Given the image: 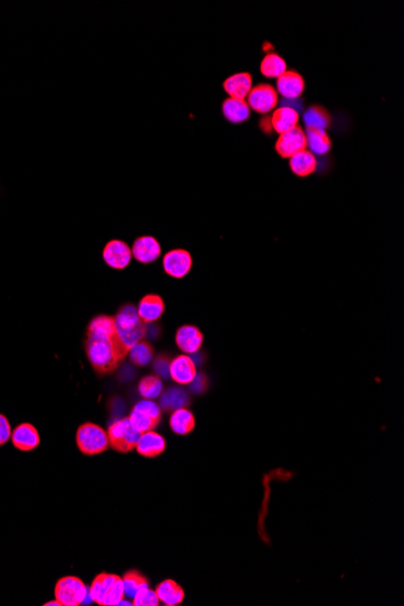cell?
I'll use <instances>...</instances> for the list:
<instances>
[{"instance_id":"13","label":"cell","mask_w":404,"mask_h":606,"mask_svg":"<svg viewBox=\"0 0 404 606\" xmlns=\"http://www.w3.org/2000/svg\"><path fill=\"white\" fill-rule=\"evenodd\" d=\"M132 257L142 264H151L161 255V246L154 236H141L131 248Z\"/></svg>"},{"instance_id":"15","label":"cell","mask_w":404,"mask_h":606,"mask_svg":"<svg viewBox=\"0 0 404 606\" xmlns=\"http://www.w3.org/2000/svg\"><path fill=\"white\" fill-rule=\"evenodd\" d=\"M176 343L183 353H196L203 344V334L193 324H184L177 331Z\"/></svg>"},{"instance_id":"25","label":"cell","mask_w":404,"mask_h":606,"mask_svg":"<svg viewBox=\"0 0 404 606\" xmlns=\"http://www.w3.org/2000/svg\"><path fill=\"white\" fill-rule=\"evenodd\" d=\"M195 417L188 408L177 409L171 414L170 426L175 434L179 436H187L191 434L195 429Z\"/></svg>"},{"instance_id":"9","label":"cell","mask_w":404,"mask_h":606,"mask_svg":"<svg viewBox=\"0 0 404 606\" xmlns=\"http://www.w3.org/2000/svg\"><path fill=\"white\" fill-rule=\"evenodd\" d=\"M163 267L168 275L175 279H183L184 276L189 274L193 267V258L188 251L178 250L170 251L165 254L163 259Z\"/></svg>"},{"instance_id":"14","label":"cell","mask_w":404,"mask_h":606,"mask_svg":"<svg viewBox=\"0 0 404 606\" xmlns=\"http://www.w3.org/2000/svg\"><path fill=\"white\" fill-rule=\"evenodd\" d=\"M198 374L196 365L193 358L187 355H179L171 361L170 378L179 385H189Z\"/></svg>"},{"instance_id":"3","label":"cell","mask_w":404,"mask_h":606,"mask_svg":"<svg viewBox=\"0 0 404 606\" xmlns=\"http://www.w3.org/2000/svg\"><path fill=\"white\" fill-rule=\"evenodd\" d=\"M79 450L85 455H99L109 448L107 431L94 422H85L79 426L75 436Z\"/></svg>"},{"instance_id":"5","label":"cell","mask_w":404,"mask_h":606,"mask_svg":"<svg viewBox=\"0 0 404 606\" xmlns=\"http://www.w3.org/2000/svg\"><path fill=\"white\" fill-rule=\"evenodd\" d=\"M89 589L77 576H65L57 581L55 599L62 606H79L87 600Z\"/></svg>"},{"instance_id":"11","label":"cell","mask_w":404,"mask_h":606,"mask_svg":"<svg viewBox=\"0 0 404 606\" xmlns=\"http://www.w3.org/2000/svg\"><path fill=\"white\" fill-rule=\"evenodd\" d=\"M305 89L304 77L296 70H287L277 77L276 91L284 99H299Z\"/></svg>"},{"instance_id":"10","label":"cell","mask_w":404,"mask_h":606,"mask_svg":"<svg viewBox=\"0 0 404 606\" xmlns=\"http://www.w3.org/2000/svg\"><path fill=\"white\" fill-rule=\"evenodd\" d=\"M132 252L130 246L121 240H112L103 248V260L108 267L122 270L131 263Z\"/></svg>"},{"instance_id":"17","label":"cell","mask_w":404,"mask_h":606,"mask_svg":"<svg viewBox=\"0 0 404 606\" xmlns=\"http://www.w3.org/2000/svg\"><path fill=\"white\" fill-rule=\"evenodd\" d=\"M166 449V441L155 431H146L138 439L136 450L144 457H156Z\"/></svg>"},{"instance_id":"33","label":"cell","mask_w":404,"mask_h":606,"mask_svg":"<svg viewBox=\"0 0 404 606\" xmlns=\"http://www.w3.org/2000/svg\"><path fill=\"white\" fill-rule=\"evenodd\" d=\"M134 606H159L160 599L155 591L144 587L138 591L134 597Z\"/></svg>"},{"instance_id":"36","label":"cell","mask_w":404,"mask_h":606,"mask_svg":"<svg viewBox=\"0 0 404 606\" xmlns=\"http://www.w3.org/2000/svg\"><path fill=\"white\" fill-rule=\"evenodd\" d=\"M189 385L190 390H191L194 393H198V395H200V393H203V392L206 391L207 386H208V379H207L206 375L202 374V373H198Z\"/></svg>"},{"instance_id":"30","label":"cell","mask_w":404,"mask_h":606,"mask_svg":"<svg viewBox=\"0 0 404 606\" xmlns=\"http://www.w3.org/2000/svg\"><path fill=\"white\" fill-rule=\"evenodd\" d=\"M138 391L144 400H155L164 391L163 381L158 375H148L141 380L138 385Z\"/></svg>"},{"instance_id":"37","label":"cell","mask_w":404,"mask_h":606,"mask_svg":"<svg viewBox=\"0 0 404 606\" xmlns=\"http://www.w3.org/2000/svg\"><path fill=\"white\" fill-rule=\"evenodd\" d=\"M44 606H62V605H61V602H58V600H56V599H55V600H52V602H45V604H44Z\"/></svg>"},{"instance_id":"7","label":"cell","mask_w":404,"mask_h":606,"mask_svg":"<svg viewBox=\"0 0 404 606\" xmlns=\"http://www.w3.org/2000/svg\"><path fill=\"white\" fill-rule=\"evenodd\" d=\"M246 102L254 112L267 114L271 111H275L277 107L279 94L275 87L269 84H259L257 87H252Z\"/></svg>"},{"instance_id":"27","label":"cell","mask_w":404,"mask_h":606,"mask_svg":"<svg viewBox=\"0 0 404 606\" xmlns=\"http://www.w3.org/2000/svg\"><path fill=\"white\" fill-rule=\"evenodd\" d=\"M260 73L267 79H277L287 72V63L276 52H267L260 62Z\"/></svg>"},{"instance_id":"1","label":"cell","mask_w":404,"mask_h":606,"mask_svg":"<svg viewBox=\"0 0 404 606\" xmlns=\"http://www.w3.org/2000/svg\"><path fill=\"white\" fill-rule=\"evenodd\" d=\"M85 350L87 360L99 375L113 374L130 353L116 332L114 316L108 315H99L91 320Z\"/></svg>"},{"instance_id":"19","label":"cell","mask_w":404,"mask_h":606,"mask_svg":"<svg viewBox=\"0 0 404 606\" xmlns=\"http://www.w3.org/2000/svg\"><path fill=\"white\" fill-rule=\"evenodd\" d=\"M299 119L301 116L297 111H294L293 108L281 106L274 111V114L270 119V125L276 134H281L297 127Z\"/></svg>"},{"instance_id":"16","label":"cell","mask_w":404,"mask_h":606,"mask_svg":"<svg viewBox=\"0 0 404 606\" xmlns=\"http://www.w3.org/2000/svg\"><path fill=\"white\" fill-rule=\"evenodd\" d=\"M253 87L252 75L247 72L232 74L223 82V89L230 99H245Z\"/></svg>"},{"instance_id":"29","label":"cell","mask_w":404,"mask_h":606,"mask_svg":"<svg viewBox=\"0 0 404 606\" xmlns=\"http://www.w3.org/2000/svg\"><path fill=\"white\" fill-rule=\"evenodd\" d=\"M130 360L138 367L148 366L154 357V348L148 341L142 340L130 348Z\"/></svg>"},{"instance_id":"26","label":"cell","mask_w":404,"mask_h":606,"mask_svg":"<svg viewBox=\"0 0 404 606\" xmlns=\"http://www.w3.org/2000/svg\"><path fill=\"white\" fill-rule=\"evenodd\" d=\"M118 579V575L115 574H108V572H101L91 585L89 595L91 597V600L95 602L99 605L103 606L104 597L107 594L108 589L111 588V586L114 583V581Z\"/></svg>"},{"instance_id":"6","label":"cell","mask_w":404,"mask_h":606,"mask_svg":"<svg viewBox=\"0 0 404 606\" xmlns=\"http://www.w3.org/2000/svg\"><path fill=\"white\" fill-rule=\"evenodd\" d=\"M129 420L134 430L139 434L154 430L161 420L159 404L151 400H139L130 414Z\"/></svg>"},{"instance_id":"34","label":"cell","mask_w":404,"mask_h":606,"mask_svg":"<svg viewBox=\"0 0 404 606\" xmlns=\"http://www.w3.org/2000/svg\"><path fill=\"white\" fill-rule=\"evenodd\" d=\"M170 365H171V360L168 358V356L160 355V356L155 358L153 368H154L156 374L159 375V377L168 379L170 378Z\"/></svg>"},{"instance_id":"24","label":"cell","mask_w":404,"mask_h":606,"mask_svg":"<svg viewBox=\"0 0 404 606\" xmlns=\"http://www.w3.org/2000/svg\"><path fill=\"white\" fill-rule=\"evenodd\" d=\"M155 592L159 597L160 602H164L165 605L177 606L184 600V589L173 580L161 582Z\"/></svg>"},{"instance_id":"32","label":"cell","mask_w":404,"mask_h":606,"mask_svg":"<svg viewBox=\"0 0 404 606\" xmlns=\"http://www.w3.org/2000/svg\"><path fill=\"white\" fill-rule=\"evenodd\" d=\"M125 598V589L124 582L120 576H118L114 583L108 589L107 594L104 597L103 606H118V604Z\"/></svg>"},{"instance_id":"12","label":"cell","mask_w":404,"mask_h":606,"mask_svg":"<svg viewBox=\"0 0 404 606\" xmlns=\"http://www.w3.org/2000/svg\"><path fill=\"white\" fill-rule=\"evenodd\" d=\"M11 442L13 447L21 452H32L40 444V434L34 425L30 422H22L13 430Z\"/></svg>"},{"instance_id":"28","label":"cell","mask_w":404,"mask_h":606,"mask_svg":"<svg viewBox=\"0 0 404 606\" xmlns=\"http://www.w3.org/2000/svg\"><path fill=\"white\" fill-rule=\"evenodd\" d=\"M303 120L305 124L306 129L311 130H327L331 124V115L328 111L321 106H311L306 109Z\"/></svg>"},{"instance_id":"23","label":"cell","mask_w":404,"mask_h":606,"mask_svg":"<svg viewBox=\"0 0 404 606\" xmlns=\"http://www.w3.org/2000/svg\"><path fill=\"white\" fill-rule=\"evenodd\" d=\"M306 149L314 155H326L331 151L332 141L326 130H305Z\"/></svg>"},{"instance_id":"22","label":"cell","mask_w":404,"mask_h":606,"mask_svg":"<svg viewBox=\"0 0 404 606\" xmlns=\"http://www.w3.org/2000/svg\"><path fill=\"white\" fill-rule=\"evenodd\" d=\"M189 404V395L181 387H170L166 391H163L160 397V405L165 412H175L177 409L187 408Z\"/></svg>"},{"instance_id":"20","label":"cell","mask_w":404,"mask_h":606,"mask_svg":"<svg viewBox=\"0 0 404 606\" xmlns=\"http://www.w3.org/2000/svg\"><path fill=\"white\" fill-rule=\"evenodd\" d=\"M222 112L229 122L241 124L248 120L251 115V108L245 99H229L222 104Z\"/></svg>"},{"instance_id":"21","label":"cell","mask_w":404,"mask_h":606,"mask_svg":"<svg viewBox=\"0 0 404 606\" xmlns=\"http://www.w3.org/2000/svg\"><path fill=\"white\" fill-rule=\"evenodd\" d=\"M289 168L296 176L305 178L316 171L317 159L311 151L304 149L289 158Z\"/></svg>"},{"instance_id":"2","label":"cell","mask_w":404,"mask_h":606,"mask_svg":"<svg viewBox=\"0 0 404 606\" xmlns=\"http://www.w3.org/2000/svg\"><path fill=\"white\" fill-rule=\"evenodd\" d=\"M115 328L122 343L131 348L144 340L146 336V323L139 317L134 304H125L118 310L115 316Z\"/></svg>"},{"instance_id":"31","label":"cell","mask_w":404,"mask_h":606,"mask_svg":"<svg viewBox=\"0 0 404 606\" xmlns=\"http://www.w3.org/2000/svg\"><path fill=\"white\" fill-rule=\"evenodd\" d=\"M121 579H122V582H124L125 595L130 598V599H134V595H136L139 589L149 586V582L146 580V577L143 576L141 572H136V570L126 572L124 577H121Z\"/></svg>"},{"instance_id":"18","label":"cell","mask_w":404,"mask_h":606,"mask_svg":"<svg viewBox=\"0 0 404 606\" xmlns=\"http://www.w3.org/2000/svg\"><path fill=\"white\" fill-rule=\"evenodd\" d=\"M137 313L143 322H155L165 313V301L158 294H148L139 301Z\"/></svg>"},{"instance_id":"35","label":"cell","mask_w":404,"mask_h":606,"mask_svg":"<svg viewBox=\"0 0 404 606\" xmlns=\"http://www.w3.org/2000/svg\"><path fill=\"white\" fill-rule=\"evenodd\" d=\"M13 427L10 424L9 419L4 414H0V447L4 446L11 439Z\"/></svg>"},{"instance_id":"8","label":"cell","mask_w":404,"mask_h":606,"mask_svg":"<svg viewBox=\"0 0 404 606\" xmlns=\"http://www.w3.org/2000/svg\"><path fill=\"white\" fill-rule=\"evenodd\" d=\"M275 149L276 153L284 159H289L293 155L304 151L306 149L305 131L298 125L279 134V139L276 141Z\"/></svg>"},{"instance_id":"4","label":"cell","mask_w":404,"mask_h":606,"mask_svg":"<svg viewBox=\"0 0 404 606\" xmlns=\"http://www.w3.org/2000/svg\"><path fill=\"white\" fill-rule=\"evenodd\" d=\"M109 447L119 453H130L136 449L141 434L134 430L129 417L119 419L111 424L107 431Z\"/></svg>"}]
</instances>
